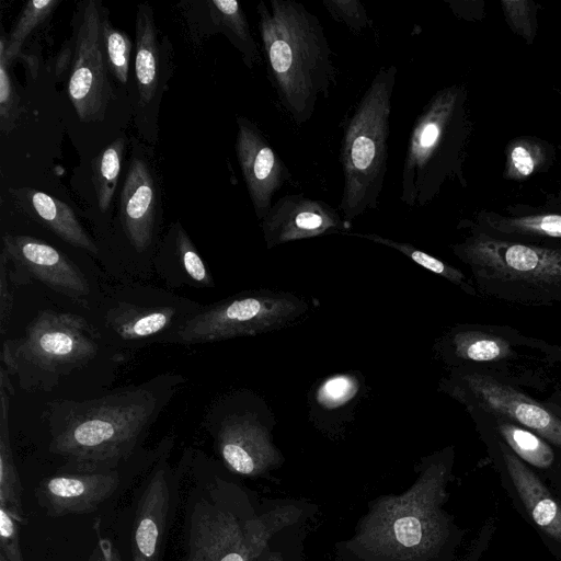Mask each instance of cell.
Masks as SVG:
<instances>
[{"label":"cell","mask_w":561,"mask_h":561,"mask_svg":"<svg viewBox=\"0 0 561 561\" xmlns=\"http://www.w3.org/2000/svg\"><path fill=\"white\" fill-rule=\"evenodd\" d=\"M477 425L488 426L524 462L548 469L554 461L551 445L531 430L504 417L469 413Z\"/></svg>","instance_id":"cell-23"},{"label":"cell","mask_w":561,"mask_h":561,"mask_svg":"<svg viewBox=\"0 0 561 561\" xmlns=\"http://www.w3.org/2000/svg\"><path fill=\"white\" fill-rule=\"evenodd\" d=\"M439 391L478 412L504 417L537 433L561 449V417L526 390L504 379L470 368H451Z\"/></svg>","instance_id":"cell-10"},{"label":"cell","mask_w":561,"mask_h":561,"mask_svg":"<svg viewBox=\"0 0 561 561\" xmlns=\"http://www.w3.org/2000/svg\"><path fill=\"white\" fill-rule=\"evenodd\" d=\"M471 133L466 85L437 90L415 118L408 139L399 197L405 206L431 204L449 182L467 185L463 162Z\"/></svg>","instance_id":"cell-4"},{"label":"cell","mask_w":561,"mask_h":561,"mask_svg":"<svg viewBox=\"0 0 561 561\" xmlns=\"http://www.w3.org/2000/svg\"><path fill=\"white\" fill-rule=\"evenodd\" d=\"M207 5L214 27L224 33L240 51L244 65L252 69L260 64L257 44L240 3L234 0H211L207 1Z\"/></svg>","instance_id":"cell-27"},{"label":"cell","mask_w":561,"mask_h":561,"mask_svg":"<svg viewBox=\"0 0 561 561\" xmlns=\"http://www.w3.org/2000/svg\"><path fill=\"white\" fill-rule=\"evenodd\" d=\"M9 259L7 254L1 251L0 255V329L1 334L4 333L7 323L9 322L12 311L13 297L9 282Z\"/></svg>","instance_id":"cell-39"},{"label":"cell","mask_w":561,"mask_h":561,"mask_svg":"<svg viewBox=\"0 0 561 561\" xmlns=\"http://www.w3.org/2000/svg\"><path fill=\"white\" fill-rule=\"evenodd\" d=\"M466 228L450 249L469 268L478 294L516 306L561 305V244L507 241Z\"/></svg>","instance_id":"cell-5"},{"label":"cell","mask_w":561,"mask_h":561,"mask_svg":"<svg viewBox=\"0 0 561 561\" xmlns=\"http://www.w3.org/2000/svg\"><path fill=\"white\" fill-rule=\"evenodd\" d=\"M10 61L4 50V39L0 41V123L3 133H10L20 115V99L9 71Z\"/></svg>","instance_id":"cell-36"},{"label":"cell","mask_w":561,"mask_h":561,"mask_svg":"<svg viewBox=\"0 0 561 561\" xmlns=\"http://www.w3.org/2000/svg\"><path fill=\"white\" fill-rule=\"evenodd\" d=\"M101 4L90 0L80 10L77 24L68 95L82 122L102 121L112 90L107 78L101 25Z\"/></svg>","instance_id":"cell-11"},{"label":"cell","mask_w":561,"mask_h":561,"mask_svg":"<svg viewBox=\"0 0 561 561\" xmlns=\"http://www.w3.org/2000/svg\"><path fill=\"white\" fill-rule=\"evenodd\" d=\"M257 26L267 76L278 101L298 125L329 98L337 70L319 18L294 0L260 1Z\"/></svg>","instance_id":"cell-2"},{"label":"cell","mask_w":561,"mask_h":561,"mask_svg":"<svg viewBox=\"0 0 561 561\" xmlns=\"http://www.w3.org/2000/svg\"><path fill=\"white\" fill-rule=\"evenodd\" d=\"M465 227L479 230L493 238L543 245L561 244V213L539 211L502 215L482 209Z\"/></svg>","instance_id":"cell-20"},{"label":"cell","mask_w":561,"mask_h":561,"mask_svg":"<svg viewBox=\"0 0 561 561\" xmlns=\"http://www.w3.org/2000/svg\"><path fill=\"white\" fill-rule=\"evenodd\" d=\"M268 533L261 519L241 523L227 511L204 506L192 523L187 561H253Z\"/></svg>","instance_id":"cell-12"},{"label":"cell","mask_w":561,"mask_h":561,"mask_svg":"<svg viewBox=\"0 0 561 561\" xmlns=\"http://www.w3.org/2000/svg\"><path fill=\"white\" fill-rule=\"evenodd\" d=\"M180 375H161L100 398L51 404L50 450L78 472L113 470L127 458L178 386Z\"/></svg>","instance_id":"cell-1"},{"label":"cell","mask_w":561,"mask_h":561,"mask_svg":"<svg viewBox=\"0 0 561 561\" xmlns=\"http://www.w3.org/2000/svg\"><path fill=\"white\" fill-rule=\"evenodd\" d=\"M354 237H358L362 239H366L368 241L382 244L389 248H392L409 259H411L416 264L421 265L422 267L433 272L436 275H439L454 285L458 286L461 290H463L466 294L470 296H478L477 289L473 286L471 279H469L466 274H463L460 270L457 267L415 248L414 245L407 243V242H400L396 241L376 233H347Z\"/></svg>","instance_id":"cell-29"},{"label":"cell","mask_w":561,"mask_h":561,"mask_svg":"<svg viewBox=\"0 0 561 561\" xmlns=\"http://www.w3.org/2000/svg\"><path fill=\"white\" fill-rule=\"evenodd\" d=\"M89 561H122L117 549L108 539L99 538L98 546L93 549Z\"/></svg>","instance_id":"cell-40"},{"label":"cell","mask_w":561,"mask_h":561,"mask_svg":"<svg viewBox=\"0 0 561 561\" xmlns=\"http://www.w3.org/2000/svg\"><path fill=\"white\" fill-rule=\"evenodd\" d=\"M157 190L148 164L134 158L121 194V221L130 244L145 251L152 241Z\"/></svg>","instance_id":"cell-18"},{"label":"cell","mask_w":561,"mask_h":561,"mask_svg":"<svg viewBox=\"0 0 561 561\" xmlns=\"http://www.w3.org/2000/svg\"><path fill=\"white\" fill-rule=\"evenodd\" d=\"M176 316V308L171 306L119 305L112 310L108 322L122 339L140 340L164 331L173 323Z\"/></svg>","instance_id":"cell-26"},{"label":"cell","mask_w":561,"mask_h":561,"mask_svg":"<svg viewBox=\"0 0 561 561\" xmlns=\"http://www.w3.org/2000/svg\"><path fill=\"white\" fill-rule=\"evenodd\" d=\"M435 351L450 369H474L524 390H545L552 382V368L561 363V346L507 325L457 324L438 339Z\"/></svg>","instance_id":"cell-7"},{"label":"cell","mask_w":561,"mask_h":561,"mask_svg":"<svg viewBox=\"0 0 561 561\" xmlns=\"http://www.w3.org/2000/svg\"><path fill=\"white\" fill-rule=\"evenodd\" d=\"M2 251L27 275L73 300L90 294V285L81 270L53 245L30 237L4 234Z\"/></svg>","instance_id":"cell-16"},{"label":"cell","mask_w":561,"mask_h":561,"mask_svg":"<svg viewBox=\"0 0 561 561\" xmlns=\"http://www.w3.org/2000/svg\"><path fill=\"white\" fill-rule=\"evenodd\" d=\"M0 561H8L2 552H0Z\"/></svg>","instance_id":"cell-42"},{"label":"cell","mask_w":561,"mask_h":561,"mask_svg":"<svg viewBox=\"0 0 561 561\" xmlns=\"http://www.w3.org/2000/svg\"><path fill=\"white\" fill-rule=\"evenodd\" d=\"M396 66L379 68L347 116L340 146L343 192L339 211L352 222L378 207L387 172Z\"/></svg>","instance_id":"cell-6"},{"label":"cell","mask_w":561,"mask_h":561,"mask_svg":"<svg viewBox=\"0 0 561 561\" xmlns=\"http://www.w3.org/2000/svg\"><path fill=\"white\" fill-rule=\"evenodd\" d=\"M26 211L67 243L96 254L99 249L66 203L32 188L11 190Z\"/></svg>","instance_id":"cell-22"},{"label":"cell","mask_w":561,"mask_h":561,"mask_svg":"<svg viewBox=\"0 0 561 561\" xmlns=\"http://www.w3.org/2000/svg\"><path fill=\"white\" fill-rule=\"evenodd\" d=\"M98 350L95 332L84 318L44 310L20 337L4 341L2 366L19 375L22 387H44L88 364Z\"/></svg>","instance_id":"cell-8"},{"label":"cell","mask_w":561,"mask_h":561,"mask_svg":"<svg viewBox=\"0 0 561 561\" xmlns=\"http://www.w3.org/2000/svg\"><path fill=\"white\" fill-rule=\"evenodd\" d=\"M101 35L107 68L121 83H126L131 41L125 32L115 28L105 15L102 19Z\"/></svg>","instance_id":"cell-33"},{"label":"cell","mask_w":561,"mask_h":561,"mask_svg":"<svg viewBox=\"0 0 561 561\" xmlns=\"http://www.w3.org/2000/svg\"><path fill=\"white\" fill-rule=\"evenodd\" d=\"M216 440L225 465L242 476L261 474L280 460L270 428L249 411L226 415L217 428Z\"/></svg>","instance_id":"cell-15"},{"label":"cell","mask_w":561,"mask_h":561,"mask_svg":"<svg viewBox=\"0 0 561 561\" xmlns=\"http://www.w3.org/2000/svg\"><path fill=\"white\" fill-rule=\"evenodd\" d=\"M542 402L561 417V389H557L550 398Z\"/></svg>","instance_id":"cell-41"},{"label":"cell","mask_w":561,"mask_h":561,"mask_svg":"<svg viewBox=\"0 0 561 561\" xmlns=\"http://www.w3.org/2000/svg\"><path fill=\"white\" fill-rule=\"evenodd\" d=\"M5 507L0 506V550L8 561H23L20 546V526Z\"/></svg>","instance_id":"cell-38"},{"label":"cell","mask_w":561,"mask_h":561,"mask_svg":"<svg viewBox=\"0 0 561 561\" xmlns=\"http://www.w3.org/2000/svg\"><path fill=\"white\" fill-rule=\"evenodd\" d=\"M503 178L524 181L547 170L554 159L556 150L548 141L534 136L513 138L505 147Z\"/></svg>","instance_id":"cell-28"},{"label":"cell","mask_w":561,"mask_h":561,"mask_svg":"<svg viewBox=\"0 0 561 561\" xmlns=\"http://www.w3.org/2000/svg\"><path fill=\"white\" fill-rule=\"evenodd\" d=\"M359 388L360 381L355 374L332 375L317 387L312 399L313 408L320 410L322 414H333L344 410L354 401Z\"/></svg>","instance_id":"cell-31"},{"label":"cell","mask_w":561,"mask_h":561,"mask_svg":"<svg viewBox=\"0 0 561 561\" xmlns=\"http://www.w3.org/2000/svg\"><path fill=\"white\" fill-rule=\"evenodd\" d=\"M125 138L119 137L104 148L91 163L92 182L99 208L107 210L115 193L124 153Z\"/></svg>","instance_id":"cell-30"},{"label":"cell","mask_w":561,"mask_h":561,"mask_svg":"<svg viewBox=\"0 0 561 561\" xmlns=\"http://www.w3.org/2000/svg\"><path fill=\"white\" fill-rule=\"evenodd\" d=\"M13 392L8 370L1 366L0 375V506L5 507L16 519L23 523L22 486L13 459L10 440L9 411Z\"/></svg>","instance_id":"cell-24"},{"label":"cell","mask_w":561,"mask_h":561,"mask_svg":"<svg viewBox=\"0 0 561 561\" xmlns=\"http://www.w3.org/2000/svg\"><path fill=\"white\" fill-rule=\"evenodd\" d=\"M444 454L426 462L405 493L380 499L351 546L376 561H424L433 557L447 535L440 510L449 469Z\"/></svg>","instance_id":"cell-3"},{"label":"cell","mask_w":561,"mask_h":561,"mask_svg":"<svg viewBox=\"0 0 561 561\" xmlns=\"http://www.w3.org/2000/svg\"><path fill=\"white\" fill-rule=\"evenodd\" d=\"M236 153L257 220L273 205L274 195L293 175L260 128L243 116L237 117Z\"/></svg>","instance_id":"cell-13"},{"label":"cell","mask_w":561,"mask_h":561,"mask_svg":"<svg viewBox=\"0 0 561 561\" xmlns=\"http://www.w3.org/2000/svg\"><path fill=\"white\" fill-rule=\"evenodd\" d=\"M171 502L164 468H156L136 511L131 561H160Z\"/></svg>","instance_id":"cell-19"},{"label":"cell","mask_w":561,"mask_h":561,"mask_svg":"<svg viewBox=\"0 0 561 561\" xmlns=\"http://www.w3.org/2000/svg\"><path fill=\"white\" fill-rule=\"evenodd\" d=\"M307 309L306 301L291 293L266 289L241 293L183 320L172 341L197 344L252 336L284 328Z\"/></svg>","instance_id":"cell-9"},{"label":"cell","mask_w":561,"mask_h":561,"mask_svg":"<svg viewBox=\"0 0 561 561\" xmlns=\"http://www.w3.org/2000/svg\"><path fill=\"white\" fill-rule=\"evenodd\" d=\"M119 484L114 470L71 472L48 477L37 488V499L53 517L95 511Z\"/></svg>","instance_id":"cell-17"},{"label":"cell","mask_w":561,"mask_h":561,"mask_svg":"<svg viewBox=\"0 0 561 561\" xmlns=\"http://www.w3.org/2000/svg\"><path fill=\"white\" fill-rule=\"evenodd\" d=\"M267 249L331 233H348L352 222L323 201L287 194L273 203L260 222Z\"/></svg>","instance_id":"cell-14"},{"label":"cell","mask_w":561,"mask_h":561,"mask_svg":"<svg viewBox=\"0 0 561 561\" xmlns=\"http://www.w3.org/2000/svg\"><path fill=\"white\" fill-rule=\"evenodd\" d=\"M150 5H138L136 16L135 77L140 103L154 98L159 82V45Z\"/></svg>","instance_id":"cell-25"},{"label":"cell","mask_w":561,"mask_h":561,"mask_svg":"<svg viewBox=\"0 0 561 561\" xmlns=\"http://www.w3.org/2000/svg\"><path fill=\"white\" fill-rule=\"evenodd\" d=\"M500 5L511 31L531 45L538 30L539 4L530 0H501Z\"/></svg>","instance_id":"cell-34"},{"label":"cell","mask_w":561,"mask_h":561,"mask_svg":"<svg viewBox=\"0 0 561 561\" xmlns=\"http://www.w3.org/2000/svg\"><path fill=\"white\" fill-rule=\"evenodd\" d=\"M60 3L57 0H32L28 1L19 14L9 37L4 39V50L9 61L16 58L28 35L39 26Z\"/></svg>","instance_id":"cell-32"},{"label":"cell","mask_w":561,"mask_h":561,"mask_svg":"<svg viewBox=\"0 0 561 561\" xmlns=\"http://www.w3.org/2000/svg\"><path fill=\"white\" fill-rule=\"evenodd\" d=\"M322 4L334 21L346 25L353 33L360 34L373 27V20L358 0H323Z\"/></svg>","instance_id":"cell-37"},{"label":"cell","mask_w":561,"mask_h":561,"mask_svg":"<svg viewBox=\"0 0 561 561\" xmlns=\"http://www.w3.org/2000/svg\"><path fill=\"white\" fill-rule=\"evenodd\" d=\"M175 244L179 263L187 280L199 287L213 286L211 274L181 226L176 230Z\"/></svg>","instance_id":"cell-35"},{"label":"cell","mask_w":561,"mask_h":561,"mask_svg":"<svg viewBox=\"0 0 561 561\" xmlns=\"http://www.w3.org/2000/svg\"><path fill=\"white\" fill-rule=\"evenodd\" d=\"M500 453L507 473L533 522L561 543V503L550 493L535 472L501 439Z\"/></svg>","instance_id":"cell-21"}]
</instances>
